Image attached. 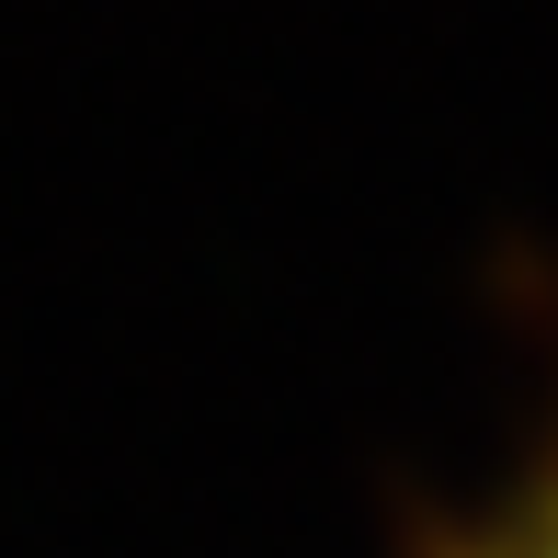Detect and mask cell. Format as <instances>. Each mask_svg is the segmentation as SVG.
<instances>
[{
  "instance_id": "6da1fadb",
  "label": "cell",
  "mask_w": 558,
  "mask_h": 558,
  "mask_svg": "<svg viewBox=\"0 0 558 558\" xmlns=\"http://www.w3.org/2000/svg\"><path fill=\"white\" fill-rule=\"evenodd\" d=\"M434 558H558V434L524 456V468L501 478V490L478 501Z\"/></svg>"
}]
</instances>
